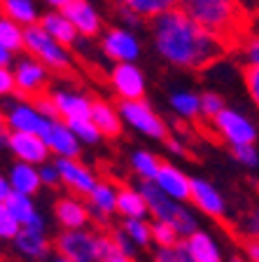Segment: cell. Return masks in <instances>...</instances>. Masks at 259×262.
<instances>
[{"mask_svg":"<svg viewBox=\"0 0 259 262\" xmlns=\"http://www.w3.org/2000/svg\"><path fill=\"white\" fill-rule=\"evenodd\" d=\"M152 42L166 63L184 71H203L227 54V40L189 19L180 7L152 21Z\"/></svg>","mask_w":259,"mask_h":262,"instance_id":"6da1fadb","label":"cell"},{"mask_svg":"<svg viewBox=\"0 0 259 262\" xmlns=\"http://www.w3.org/2000/svg\"><path fill=\"white\" fill-rule=\"evenodd\" d=\"M178 7L189 19L222 35L224 40L238 35L243 28L238 0H178Z\"/></svg>","mask_w":259,"mask_h":262,"instance_id":"7a4b0ae2","label":"cell"},{"mask_svg":"<svg viewBox=\"0 0 259 262\" xmlns=\"http://www.w3.org/2000/svg\"><path fill=\"white\" fill-rule=\"evenodd\" d=\"M114 251L110 232L93 227L84 229H61L54 236V253L75 262H103Z\"/></svg>","mask_w":259,"mask_h":262,"instance_id":"3957f363","label":"cell"},{"mask_svg":"<svg viewBox=\"0 0 259 262\" xmlns=\"http://www.w3.org/2000/svg\"><path fill=\"white\" fill-rule=\"evenodd\" d=\"M23 49L33 56L35 61H40L42 66H47L49 71L56 73H68L73 68V54L70 49H65L63 45H59L42 26H31L26 28L23 35Z\"/></svg>","mask_w":259,"mask_h":262,"instance_id":"277c9868","label":"cell"},{"mask_svg":"<svg viewBox=\"0 0 259 262\" xmlns=\"http://www.w3.org/2000/svg\"><path fill=\"white\" fill-rule=\"evenodd\" d=\"M117 110L122 115V122L129 124L131 129H135L138 134H143V136L154 138V141H166L168 138L166 122L159 117L157 110L152 108L145 98L143 101H119Z\"/></svg>","mask_w":259,"mask_h":262,"instance_id":"5b68a950","label":"cell"},{"mask_svg":"<svg viewBox=\"0 0 259 262\" xmlns=\"http://www.w3.org/2000/svg\"><path fill=\"white\" fill-rule=\"evenodd\" d=\"M213 131L222 138L224 143H229L231 147L238 145H254L257 141V126L250 120L248 115H243L241 110L224 108L215 120H210Z\"/></svg>","mask_w":259,"mask_h":262,"instance_id":"8992f818","label":"cell"},{"mask_svg":"<svg viewBox=\"0 0 259 262\" xmlns=\"http://www.w3.org/2000/svg\"><path fill=\"white\" fill-rule=\"evenodd\" d=\"M7 120V129L10 131H23V134H38V136H44L49 129V124L54 120H47L33 101H26V98H19V101H10L5 103V110H3Z\"/></svg>","mask_w":259,"mask_h":262,"instance_id":"52a82bcc","label":"cell"},{"mask_svg":"<svg viewBox=\"0 0 259 262\" xmlns=\"http://www.w3.org/2000/svg\"><path fill=\"white\" fill-rule=\"evenodd\" d=\"M101 49L114 63H135L143 47L140 40L131 28H108L101 35Z\"/></svg>","mask_w":259,"mask_h":262,"instance_id":"ba28073f","label":"cell"},{"mask_svg":"<svg viewBox=\"0 0 259 262\" xmlns=\"http://www.w3.org/2000/svg\"><path fill=\"white\" fill-rule=\"evenodd\" d=\"M110 87L119 96V101H143L147 92L145 73L135 63H114L110 71Z\"/></svg>","mask_w":259,"mask_h":262,"instance_id":"9c48e42d","label":"cell"},{"mask_svg":"<svg viewBox=\"0 0 259 262\" xmlns=\"http://www.w3.org/2000/svg\"><path fill=\"white\" fill-rule=\"evenodd\" d=\"M14 82H16V94H21L23 98H35L44 94L49 84V68L35 61L33 56L16 61L14 66Z\"/></svg>","mask_w":259,"mask_h":262,"instance_id":"30bf717a","label":"cell"},{"mask_svg":"<svg viewBox=\"0 0 259 262\" xmlns=\"http://www.w3.org/2000/svg\"><path fill=\"white\" fill-rule=\"evenodd\" d=\"M7 150L16 157V162L31 164V166H42L47 164L49 150L47 141L38 134H23V131H10V138H7Z\"/></svg>","mask_w":259,"mask_h":262,"instance_id":"8fae6325","label":"cell"},{"mask_svg":"<svg viewBox=\"0 0 259 262\" xmlns=\"http://www.w3.org/2000/svg\"><path fill=\"white\" fill-rule=\"evenodd\" d=\"M56 166L61 173V185H65L70 194L82 196V199L91 194V190L101 180L93 173V169H89L80 159H56Z\"/></svg>","mask_w":259,"mask_h":262,"instance_id":"7c38bea8","label":"cell"},{"mask_svg":"<svg viewBox=\"0 0 259 262\" xmlns=\"http://www.w3.org/2000/svg\"><path fill=\"white\" fill-rule=\"evenodd\" d=\"M189 202L194 204V208L199 213H203L213 220L227 218L229 213V204L224 199V194L205 178H192V199Z\"/></svg>","mask_w":259,"mask_h":262,"instance_id":"4fadbf2b","label":"cell"},{"mask_svg":"<svg viewBox=\"0 0 259 262\" xmlns=\"http://www.w3.org/2000/svg\"><path fill=\"white\" fill-rule=\"evenodd\" d=\"M49 96H52V101L56 105L59 120H63L65 124L77 120H91L93 98H89L86 94L75 92V89H52Z\"/></svg>","mask_w":259,"mask_h":262,"instance_id":"5bb4252c","label":"cell"},{"mask_svg":"<svg viewBox=\"0 0 259 262\" xmlns=\"http://www.w3.org/2000/svg\"><path fill=\"white\" fill-rule=\"evenodd\" d=\"M152 183L173 202L184 204L192 199V176H187L180 166H175L171 162H161L157 178Z\"/></svg>","mask_w":259,"mask_h":262,"instance_id":"9a60e30c","label":"cell"},{"mask_svg":"<svg viewBox=\"0 0 259 262\" xmlns=\"http://www.w3.org/2000/svg\"><path fill=\"white\" fill-rule=\"evenodd\" d=\"M54 218L61 229H84L91 223V213L82 196L63 194L54 202Z\"/></svg>","mask_w":259,"mask_h":262,"instance_id":"2e32d148","label":"cell"},{"mask_svg":"<svg viewBox=\"0 0 259 262\" xmlns=\"http://www.w3.org/2000/svg\"><path fill=\"white\" fill-rule=\"evenodd\" d=\"M61 12L68 16V21L75 26V31L80 33L82 38H96V35L103 33V16L89 0L68 3Z\"/></svg>","mask_w":259,"mask_h":262,"instance_id":"e0dca14e","label":"cell"},{"mask_svg":"<svg viewBox=\"0 0 259 262\" xmlns=\"http://www.w3.org/2000/svg\"><path fill=\"white\" fill-rule=\"evenodd\" d=\"M117 196L119 187L112 180H98V185L91 190V194L84 199L89 213H91V220H96L101 227L108 225V220L117 213Z\"/></svg>","mask_w":259,"mask_h":262,"instance_id":"ac0fdd59","label":"cell"},{"mask_svg":"<svg viewBox=\"0 0 259 262\" xmlns=\"http://www.w3.org/2000/svg\"><path fill=\"white\" fill-rule=\"evenodd\" d=\"M49 150L56 155V159H80L82 155V143L73 134V129L65 124L63 120H54L49 124L47 134H44Z\"/></svg>","mask_w":259,"mask_h":262,"instance_id":"d6986e66","label":"cell"},{"mask_svg":"<svg viewBox=\"0 0 259 262\" xmlns=\"http://www.w3.org/2000/svg\"><path fill=\"white\" fill-rule=\"evenodd\" d=\"M12 248L19 257L26 262H42L52 255L54 241H49L47 232H35V229H21L16 239L12 241Z\"/></svg>","mask_w":259,"mask_h":262,"instance_id":"ffe728a7","label":"cell"},{"mask_svg":"<svg viewBox=\"0 0 259 262\" xmlns=\"http://www.w3.org/2000/svg\"><path fill=\"white\" fill-rule=\"evenodd\" d=\"M182 248L194 262H227L220 241L205 229H199L192 236L182 239Z\"/></svg>","mask_w":259,"mask_h":262,"instance_id":"44dd1931","label":"cell"},{"mask_svg":"<svg viewBox=\"0 0 259 262\" xmlns=\"http://www.w3.org/2000/svg\"><path fill=\"white\" fill-rule=\"evenodd\" d=\"M5 206L12 211L21 229H35V232H47V220L44 215L38 211L35 202H33V196H26V194H16L12 192L10 199L5 202Z\"/></svg>","mask_w":259,"mask_h":262,"instance_id":"7402d4cb","label":"cell"},{"mask_svg":"<svg viewBox=\"0 0 259 262\" xmlns=\"http://www.w3.org/2000/svg\"><path fill=\"white\" fill-rule=\"evenodd\" d=\"M91 122L101 131V136L105 138H117L122 134V129H124V122H122L117 105H112L110 101H103V98H93Z\"/></svg>","mask_w":259,"mask_h":262,"instance_id":"603a6c76","label":"cell"},{"mask_svg":"<svg viewBox=\"0 0 259 262\" xmlns=\"http://www.w3.org/2000/svg\"><path fill=\"white\" fill-rule=\"evenodd\" d=\"M40 26H42L44 31H47L49 35H52V38H54L59 45H63L65 49L75 47L77 40H80V33L75 31V26L68 21V16H65L61 10H49V12H44L42 19H40Z\"/></svg>","mask_w":259,"mask_h":262,"instance_id":"cb8c5ba5","label":"cell"},{"mask_svg":"<svg viewBox=\"0 0 259 262\" xmlns=\"http://www.w3.org/2000/svg\"><path fill=\"white\" fill-rule=\"evenodd\" d=\"M117 215H122V220H147L150 218V208L143 192L138 187L122 185L117 196Z\"/></svg>","mask_w":259,"mask_h":262,"instance_id":"d4e9b609","label":"cell"},{"mask_svg":"<svg viewBox=\"0 0 259 262\" xmlns=\"http://www.w3.org/2000/svg\"><path fill=\"white\" fill-rule=\"evenodd\" d=\"M7 180H10V185H12V192H16V194H26V196L38 194V190L42 187L40 169L38 166H31V164H23V162L12 164Z\"/></svg>","mask_w":259,"mask_h":262,"instance_id":"484cf974","label":"cell"},{"mask_svg":"<svg viewBox=\"0 0 259 262\" xmlns=\"http://www.w3.org/2000/svg\"><path fill=\"white\" fill-rule=\"evenodd\" d=\"M0 10H3V16L12 19L14 24H19L23 28L38 26L40 19H42L38 0H3Z\"/></svg>","mask_w":259,"mask_h":262,"instance_id":"4316f807","label":"cell"},{"mask_svg":"<svg viewBox=\"0 0 259 262\" xmlns=\"http://www.w3.org/2000/svg\"><path fill=\"white\" fill-rule=\"evenodd\" d=\"M117 10L135 14L138 19H157L178 7V0H114Z\"/></svg>","mask_w":259,"mask_h":262,"instance_id":"83f0119b","label":"cell"},{"mask_svg":"<svg viewBox=\"0 0 259 262\" xmlns=\"http://www.w3.org/2000/svg\"><path fill=\"white\" fill-rule=\"evenodd\" d=\"M171 110L182 120H196L201 117V94L192 89H178L171 94Z\"/></svg>","mask_w":259,"mask_h":262,"instance_id":"f1b7e54d","label":"cell"},{"mask_svg":"<svg viewBox=\"0 0 259 262\" xmlns=\"http://www.w3.org/2000/svg\"><path fill=\"white\" fill-rule=\"evenodd\" d=\"M159 166H161V159L154 152H147V150H135L131 155V169L133 173L140 178V183H152L159 173Z\"/></svg>","mask_w":259,"mask_h":262,"instance_id":"f546056e","label":"cell"},{"mask_svg":"<svg viewBox=\"0 0 259 262\" xmlns=\"http://www.w3.org/2000/svg\"><path fill=\"white\" fill-rule=\"evenodd\" d=\"M23 35H26V28L7 16H0V47L7 49L10 54H16L23 49Z\"/></svg>","mask_w":259,"mask_h":262,"instance_id":"4dcf8cb0","label":"cell"},{"mask_svg":"<svg viewBox=\"0 0 259 262\" xmlns=\"http://www.w3.org/2000/svg\"><path fill=\"white\" fill-rule=\"evenodd\" d=\"M119 227L135 246V251H143V248L152 246V223H147V220H122Z\"/></svg>","mask_w":259,"mask_h":262,"instance_id":"1f68e13d","label":"cell"},{"mask_svg":"<svg viewBox=\"0 0 259 262\" xmlns=\"http://www.w3.org/2000/svg\"><path fill=\"white\" fill-rule=\"evenodd\" d=\"M180 244H182V236L178 234V229L173 225L152 220V246H157V248H175Z\"/></svg>","mask_w":259,"mask_h":262,"instance_id":"d6a6232c","label":"cell"},{"mask_svg":"<svg viewBox=\"0 0 259 262\" xmlns=\"http://www.w3.org/2000/svg\"><path fill=\"white\" fill-rule=\"evenodd\" d=\"M227 108L224 103V96L217 92H203L201 94V117L205 120H215L222 110Z\"/></svg>","mask_w":259,"mask_h":262,"instance_id":"836d02e7","label":"cell"},{"mask_svg":"<svg viewBox=\"0 0 259 262\" xmlns=\"http://www.w3.org/2000/svg\"><path fill=\"white\" fill-rule=\"evenodd\" d=\"M19 232H21L19 220L12 215V211L5 206V204H0V241H10L12 244Z\"/></svg>","mask_w":259,"mask_h":262,"instance_id":"e575fe53","label":"cell"},{"mask_svg":"<svg viewBox=\"0 0 259 262\" xmlns=\"http://www.w3.org/2000/svg\"><path fill=\"white\" fill-rule=\"evenodd\" d=\"M68 126H70L73 134L77 136V141L86 143V145H96V143L103 138L101 131L96 129V124H93L91 120H77V122H70Z\"/></svg>","mask_w":259,"mask_h":262,"instance_id":"d590c367","label":"cell"},{"mask_svg":"<svg viewBox=\"0 0 259 262\" xmlns=\"http://www.w3.org/2000/svg\"><path fill=\"white\" fill-rule=\"evenodd\" d=\"M231 155L241 166L245 169H257L259 166V150L257 145H238V147H231Z\"/></svg>","mask_w":259,"mask_h":262,"instance_id":"8d00e7d4","label":"cell"},{"mask_svg":"<svg viewBox=\"0 0 259 262\" xmlns=\"http://www.w3.org/2000/svg\"><path fill=\"white\" fill-rule=\"evenodd\" d=\"M243 82H245V89H248L250 101H252L254 108L259 110V66H245Z\"/></svg>","mask_w":259,"mask_h":262,"instance_id":"74e56055","label":"cell"},{"mask_svg":"<svg viewBox=\"0 0 259 262\" xmlns=\"http://www.w3.org/2000/svg\"><path fill=\"white\" fill-rule=\"evenodd\" d=\"M110 236H112V244H114V248L117 251H122L124 255H131V257H135V246L129 241V236L122 232V227H114V229H110Z\"/></svg>","mask_w":259,"mask_h":262,"instance_id":"f35d334b","label":"cell"},{"mask_svg":"<svg viewBox=\"0 0 259 262\" xmlns=\"http://www.w3.org/2000/svg\"><path fill=\"white\" fill-rule=\"evenodd\" d=\"M40 169V180H42L44 187H56L61 185V173H59V166H56V162H47L42 164V166H38Z\"/></svg>","mask_w":259,"mask_h":262,"instance_id":"ab89813d","label":"cell"},{"mask_svg":"<svg viewBox=\"0 0 259 262\" xmlns=\"http://www.w3.org/2000/svg\"><path fill=\"white\" fill-rule=\"evenodd\" d=\"M241 52L245 56V66H259V38H248L241 42Z\"/></svg>","mask_w":259,"mask_h":262,"instance_id":"60d3db41","label":"cell"},{"mask_svg":"<svg viewBox=\"0 0 259 262\" xmlns=\"http://www.w3.org/2000/svg\"><path fill=\"white\" fill-rule=\"evenodd\" d=\"M33 103H35V108H38L40 113L47 117V120H59L56 105H54V101H52V96H49V94H40V96H35V98H33Z\"/></svg>","mask_w":259,"mask_h":262,"instance_id":"b9f144b4","label":"cell"},{"mask_svg":"<svg viewBox=\"0 0 259 262\" xmlns=\"http://www.w3.org/2000/svg\"><path fill=\"white\" fill-rule=\"evenodd\" d=\"M16 94V82H14V73L10 68H0V98H7Z\"/></svg>","mask_w":259,"mask_h":262,"instance_id":"7bdbcfd3","label":"cell"},{"mask_svg":"<svg viewBox=\"0 0 259 262\" xmlns=\"http://www.w3.org/2000/svg\"><path fill=\"white\" fill-rule=\"evenodd\" d=\"M154 262H182V246H175V248H157L154 255H152Z\"/></svg>","mask_w":259,"mask_h":262,"instance_id":"ee69618b","label":"cell"},{"mask_svg":"<svg viewBox=\"0 0 259 262\" xmlns=\"http://www.w3.org/2000/svg\"><path fill=\"white\" fill-rule=\"evenodd\" d=\"M243 232H245V236L259 241V208H254L248 218L243 220Z\"/></svg>","mask_w":259,"mask_h":262,"instance_id":"f6af8a7d","label":"cell"},{"mask_svg":"<svg viewBox=\"0 0 259 262\" xmlns=\"http://www.w3.org/2000/svg\"><path fill=\"white\" fill-rule=\"evenodd\" d=\"M243 257L248 262H259V241L257 239L245 236V241H243Z\"/></svg>","mask_w":259,"mask_h":262,"instance_id":"bcb514c9","label":"cell"},{"mask_svg":"<svg viewBox=\"0 0 259 262\" xmlns=\"http://www.w3.org/2000/svg\"><path fill=\"white\" fill-rule=\"evenodd\" d=\"M12 194V185H10V180H7V176L0 173V204H5L7 199H10Z\"/></svg>","mask_w":259,"mask_h":262,"instance_id":"7dc6e473","label":"cell"},{"mask_svg":"<svg viewBox=\"0 0 259 262\" xmlns=\"http://www.w3.org/2000/svg\"><path fill=\"white\" fill-rule=\"evenodd\" d=\"M7 138H10V129H7L5 115H3V110H0V150L7 147Z\"/></svg>","mask_w":259,"mask_h":262,"instance_id":"c3c4849f","label":"cell"},{"mask_svg":"<svg viewBox=\"0 0 259 262\" xmlns=\"http://www.w3.org/2000/svg\"><path fill=\"white\" fill-rule=\"evenodd\" d=\"M103 262H135V257L124 255V253H122V251H117V248H114V251L110 253V255L105 257V260H103Z\"/></svg>","mask_w":259,"mask_h":262,"instance_id":"681fc988","label":"cell"},{"mask_svg":"<svg viewBox=\"0 0 259 262\" xmlns=\"http://www.w3.org/2000/svg\"><path fill=\"white\" fill-rule=\"evenodd\" d=\"M166 145H168V150H171L173 155H184L187 152V147H184L180 141H175V138H166Z\"/></svg>","mask_w":259,"mask_h":262,"instance_id":"f907efd6","label":"cell"},{"mask_svg":"<svg viewBox=\"0 0 259 262\" xmlns=\"http://www.w3.org/2000/svg\"><path fill=\"white\" fill-rule=\"evenodd\" d=\"M10 63H12V54L0 47V68H10Z\"/></svg>","mask_w":259,"mask_h":262,"instance_id":"816d5d0a","label":"cell"},{"mask_svg":"<svg viewBox=\"0 0 259 262\" xmlns=\"http://www.w3.org/2000/svg\"><path fill=\"white\" fill-rule=\"evenodd\" d=\"M44 5H49L52 10H63L68 3H73V0H42Z\"/></svg>","mask_w":259,"mask_h":262,"instance_id":"f5cc1de1","label":"cell"},{"mask_svg":"<svg viewBox=\"0 0 259 262\" xmlns=\"http://www.w3.org/2000/svg\"><path fill=\"white\" fill-rule=\"evenodd\" d=\"M227 262H248V260H245L243 255H229V257H227Z\"/></svg>","mask_w":259,"mask_h":262,"instance_id":"db71d44e","label":"cell"},{"mask_svg":"<svg viewBox=\"0 0 259 262\" xmlns=\"http://www.w3.org/2000/svg\"><path fill=\"white\" fill-rule=\"evenodd\" d=\"M52 262H75V260H68V257H61V255H54Z\"/></svg>","mask_w":259,"mask_h":262,"instance_id":"11a10c76","label":"cell"},{"mask_svg":"<svg viewBox=\"0 0 259 262\" xmlns=\"http://www.w3.org/2000/svg\"><path fill=\"white\" fill-rule=\"evenodd\" d=\"M0 3H3V0H0Z\"/></svg>","mask_w":259,"mask_h":262,"instance_id":"9f6ffc18","label":"cell"}]
</instances>
